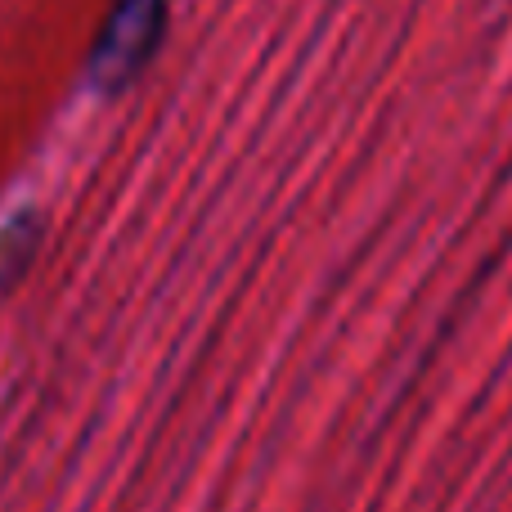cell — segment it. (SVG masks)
Here are the masks:
<instances>
[{"label": "cell", "instance_id": "cell-1", "mask_svg": "<svg viewBox=\"0 0 512 512\" xmlns=\"http://www.w3.org/2000/svg\"><path fill=\"white\" fill-rule=\"evenodd\" d=\"M158 41V0H126L117 14L113 32L104 36V54H99V77L117 81L144 63V54Z\"/></svg>", "mask_w": 512, "mask_h": 512}]
</instances>
